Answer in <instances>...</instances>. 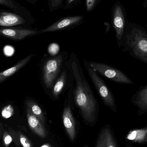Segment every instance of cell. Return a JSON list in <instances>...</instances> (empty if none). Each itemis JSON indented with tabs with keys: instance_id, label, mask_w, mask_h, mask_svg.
<instances>
[{
	"instance_id": "obj_3",
	"label": "cell",
	"mask_w": 147,
	"mask_h": 147,
	"mask_svg": "<svg viewBox=\"0 0 147 147\" xmlns=\"http://www.w3.org/2000/svg\"><path fill=\"white\" fill-rule=\"evenodd\" d=\"M84 65L100 98L105 105L109 107L114 111H116L115 98L103 80L99 76L98 74L91 66L89 61L84 60Z\"/></svg>"
},
{
	"instance_id": "obj_29",
	"label": "cell",
	"mask_w": 147,
	"mask_h": 147,
	"mask_svg": "<svg viewBox=\"0 0 147 147\" xmlns=\"http://www.w3.org/2000/svg\"><path fill=\"white\" fill-rule=\"evenodd\" d=\"M127 147H133V146H131V145H127Z\"/></svg>"
},
{
	"instance_id": "obj_18",
	"label": "cell",
	"mask_w": 147,
	"mask_h": 147,
	"mask_svg": "<svg viewBox=\"0 0 147 147\" xmlns=\"http://www.w3.org/2000/svg\"><path fill=\"white\" fill-rule=\"evenodd\" d=\"M64 1V0H48L49 11L52 13L63 7Z\"/></svg>"
},
{
	"instance_id": "obj_26",
	"label": "cell",
	"mask_w": 147,
	"mask_h": 147,
	"mask_svg": "<svg viewBox=\"0 0 147 147\" xmlns=\"http://www.w3.org/2000/svg\"><path fill=\"white\" fill-rule=\"evenodd\" d=\"M12 141V138L10 136L7 135L4 137V142L6 146H8Z\"/></svg>"
},
{
	"instance_id": "obj_28",
	"label": "cell",
	"mask_w": 147,
	"mask_h": 147,
	"mask_svg": "<svg viewBox=\"0 0 147 147\" xmlns=\"http://www.w3.org/2000/svg\"><path fill=\"white\" fill-rule=\"evenodd\" d=\"M144 6L146 7H147V0L145 1V3L144 4Z\"/></svg>"
},
{
	"instance_id": "obj_5",
	"label": "cell",
	"mask_w": 147,
	"mask_h": 147,
	"mask_svg": "<svg viewBox=\"0 0 147 147\" xmlns=\"http://www.w3.org/2000/svg\"><path fill=\"white\" fill-rule=\"evenodd\" d=\"M89 63L98 73L110 80L118 83H132L131 80L124 74L111 66L94 61L89 62Z\"/></svg>"
},
{
	"instance_id": "obj_8",
	"label": "cell",
	"mask_w": 147,
	"mask_h": 147,
	"mask_svg": "<svg viewBox=\"0 0 147 147\" xmlns=\"http://www.w3.org/2000/svg\"><path fill=\"white\" fill-rule=\"evenodd\" d=\"M73 106V103L66 98L65 101L62 115L64 126L70 140L72 142L74 141L76 136L75 120L72 111Z\"/></svg>"
},
{
	"instance_id": "obj_9",
	"label": "cell",
	"mask_w": 147,
	"mask_h": 147,
	"mask_svg": "<svg viewBox=\"0 0 147 147\" xmlns=\"http://www.w3.org/2000/svg\"><path fill=\"white\" fill-rule=\"evenodd\" d=\"M27 18L15 13L3 10L0 12V26L12 27L24 25Z\"/></svg>"
},
{
	"instance_id": "obj_13",
	"label": "cell",
	"mask_w": 147,
	"mask_h": 147,
	"mask_svg": "<svg viewBox=\"0 0 147 147\" xmlns=\"http://www.w3.org/2000/svg\"><path fill=\"white\" fill-rule=\"evenodd\" d=\"M0 6L9 9L13 13L27 19H33L29 11L14 0H0Z\"/></svg>"
},
{
	"instance_id": "obj_14",
	"label": "cell",
	"mask_w": 147,
	"mask_h": 147,
	"mask_svg": "<svg viewBox=\"0 0 147 147\" xmlns=\"http://www.w3.org/2000/svg\"><path fill=\"white\" fill-rule=\"evenodd\" d=\"M33 57V54H31L26 57L19 61L14 66L4 71L0 72V83L4 81L6 79L14 74L19 70L24 67L31 60Z\"/></svg>"
},
{
	"instance_id": "obj_17",
	"label": "cell",
	"mask_w": 147,
	"mask_h": 147,
	"mask_svg": "<svg viewBox=\"0 0 147 147\" xmlns=\"http://www.w3.org/2000/svg\"><path fill=\"white\" fill-rule=\"evenodd\" d=\"M135 102L140 110L142 111H147V86L140 91Z\"/></svg>"
},
{
	"instance_id": "obj_27",
	"label": "cell",
	"mask_w": 147,
	"mask_h": 147,
	"mask_svg": "<svg viewBox=\"0 0 147 147\" xmlns=\"http://www.w3.org/2000/svg\"><path fill=\"white\" fill-rule=\"evenodd\" d=\"M26 1H27L28 3H31V4H35L39 0H26Z\"/></svg>"
},
{
	"instance_id": "obj_11",
	"label": "cell",
	"mask_w": 147,
	"mask_h": 147,
	"mask_svg": "<svg viewBox=\"0 0 147 147\" xmlns=\"http://www.w3.org/2000/svg\"><path fill=\"white\" fill-rule=\"evenodd\" d=\"M26 113L28 122L31 129L40 138H45L47 136V133L44 127V124L27 108Z\"/></svg>"
},
{
	"instance_id": "obj_19",
	"label": "cell",
	"mask_w": 147,
	"mask_h": 147,
	"mask_svg": "<svg viewBox=\"0 0 147 147\" xmlns=\"http://www.w3.org/2000/svg\"><path fill=\"white\" fill-rule=\"evenodd\" d=\"M106 141V147H117L115 142L110 130L108 128L104 129Z\"/></svg>"
},
{
	"instance_id": "obj_6",
	"label": "cell",
	"mask_w": 147,
	"mask_h": 147,
	"mask_svg": "<svg viewBox=\"0 0 147 147\" xmlns=\"http://www.w3.org/2000/svg\"><path fill=\"white\" fill-rule=\"evenodd\" d=\"M84 19L83 16H66L55 22L46 28L39 30L38 33H44L72 29L81 25Z\"/></svg>"
},
{
	"instance_id": "obj_15",
	"label": "cell",
	"mask_w": 147,
	"mask_h": 147,
	"mask_svg": "<svg viewBox=\"0 0 147 147\" xmlns=\"http://www.w3.org/2000/svg\"><path fill=\"white\" fill-rule=\"evenodd\" d=\"M126 138L129 141L139 144L147 143V127L130 131Z\"/></svg>"
},
{
	"instance_id": "obj_30",
	"label": "cell",
	"mask_w": 147,
	"mask_h": 147,
	"mask_svg": "<svg viewBox=\"0 0 147 147\" xmlns=\"http://www.w3.org/2000/svg\"><path fill=\"white\" fill-rule=\"evenodd\" d=\"M41 147H49L48 146H47V145H44V146H42Z\"/></svg>"
},
{
	"instance_id": "obj_10",
	"label": "cell",
	"mask_w": 147,
	"mask_h": 147,
	"mask_svg": "<svg viewBox=\"0 0 147 147\" xmlns=\"http://www.w3.org/2000/svg\"><path fill=\"white\" fill-rule=\"evenodd\" d=\"M39 34L38 31L32 29L16 28H5L0 29V34L9 38L21 40L35 34Z\"/></svg>"
},
{
	"instance_id": "obj_23",
	"label": "cell",
	"mask_w": 147,
	"mask_h": 147,
	"mask_svg": "<svg viewBox=\"0 0 147 147\" xmlns=\"http://www.w3.org/2000/svg\"><path fill=\"white\" fill-rule=\"evenodd\" d=\"M80 2V0H66L64 5L63 6V8L64 9L72 8Z\"/></svg>"
},
{
	"instance_id": "obj_24",
	"label": "cell",
	"mask_w": 147,
	"mask_h": 147,
	"mask_svg": "<svg viewBox=\"0 0 147 147\" xmlns=\"http://www.w3.org/2000/svg\"><path fill=\"white\" fill-rule=\"evenodd\" d=\"M59 50V46L56 43H53L48 47V52L50 54L55 56Z\"/></svg>"
},
{
	"instance_id": "obj_20",
	"label": "cell",
	"mask_w": 147,
	"mask_h": 147,
	"mask_svg": "<svg viewBox=\"0 0 147 147\" xmlns=\"http://www.w3.org/2000/svg\"><path fill=\"white\" fill-rule=\"evenodd\" d=\"M102 0H86V7L87 12L92 11Z\"/></svg>"
},
{
	"instance_id": "obj_12",
	"label": "cell",
	"mask_w": 147,
	"mask_h": 147,
	"mask_svg": "<svg viewBox=\"0 0 147 147\" xmlns=\"http://www.w3.org/2000/svg\"><path fill=\"white\" fill-rule=\"evenodd\" d=\"M64 65V70L59 74L51 89L52 96L53 99L56 100L59 98L65 87L68 85L69 71L66 66Z\"/></svg>"
},
{
	"instance_id": "obj_1",
	"label": "cell",
	"mask_w": 147,
	"mask_h": 147,
	"mask_svg": "<svg viewBox=\"0 0 147 147\" xmlns=\"http://www.w3.org/2000/svg\"><path fill=\"white\" fill-rule=\"evenodd\" d=\"M69 71L67 98L78 109L83 120L87 124L96 122L98 104L84 74L78 57L72 53L64 63Z\"/></svg>"
},
{
	"instance_id": "obj_2",
	"label": "cell",
	"mask_w": 147,
	"mask_h": 147,
	"mask_svg": "<svg viewBox=\"0 0 147 147\" xmlns=\"http://www.w3.org/2000/svg\"><path fill=\"white\" fill-rule=\"evenodd\" d=\"M65 54L48 58L45 60L42 69V78L45 88L51 90L55 81L60 74L65 60Z\"/></svg>"
},
{
	"instance_id": "obj_7",
	"label": "cell",
	"mask_w": 147,
	"mask_h": 147,
	"mask_svg": "<svg viewBox=\"0 0 147 147\" xmlns=\"http://www.w3.org/2000/svg\"><path fill=\"white\" fill-rule=\"evenodd\" d=\"M112 21L116 36L119 44L121 43L124 33L125 15L122 6L119 2L116 3L112 8Z\"/></svg>"
},
{
	"instance_id": "obj_25",
	"label": "cell",
	"mask_w": 147,
	"mask_h": 147,
	"mask_svg": "<svg viewBox=\"0 0 147 147\" xmlns=\"http://www.w3.org/2000/svg\"><path fill=\"white\" fill-rule=\"evenodd\" d=\"M20 142L23 147H31V145L28 140L23 136H20Z\"/></svg>"
},
{
	"instance_id": "obj_21",
	"label": "cell",
	"mask_w": 147,
	"mask_h": 147,
	"mask_svg": "<svg viewBox=\"0 0 147 147\" xmlns=\"http://www.w3.org/2000/svg\"><path fill=\"white\" fill-rule=\"evenodd\" d=\"M14 113V109L11 105L6 106L2 111V115L5 118H8L11 117Z\"/></svg>"
},
{
	"instance_id": "obj_16",
	"label": "cell",
	"mask_w": 147,
	"mask_h": 147,
	"mask_svg": "<svg viewBox=\"0 0 147 147\" xmlns=\"http://www.w3.org/2000/svg\"><path fill=\"white\" fill-rule=\"evenodd\" d=\"M27 108H28L34 116L38 117L40 121L45 124V117L44 112L39 105L33 100L28 99L26 101Z\"/></svg>"
},
{
	"instance_id": "obj_22",
	"label": "cell",
	"mask_w": 147,
	"mask_h": 147,
	"mask_svg": "<svg viewBox=\"0 0 147 147\" xmlns=\"http://www.w3.org/2000/svg\"><path fill=\"white\" fill-rule=\"evenodd\" d=\"M96 147H106V141L104 129L99 135Z\"/></svg>"
},
{
	"instance_id": "obj_4",
	"label": "cell",
	"mask_w": 147,
	"mask_h": 147,
	"mask_svg": "<svg viewBox=\"0 0 147 147\" xmlns=\"http://www.w3.org/2000/svg\"><path fill=\"white\" fill-rule=\"evenodd\" d=\"M126 43L136 56L147 63V34L137 27L133 28L126 34Z\"/></svg>"
}]
</instances>
